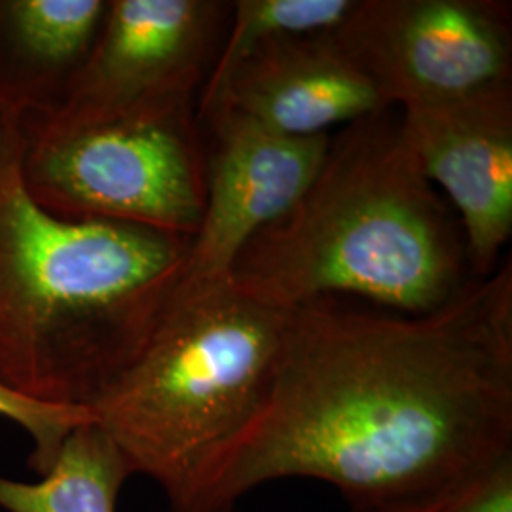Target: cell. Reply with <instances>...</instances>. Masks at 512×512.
I'll use <instances>...</instances> for the list:
<instances>
[{
	"label": "cell",
	"mask_w": 512,
	"mask_h": 512,
	"mask_svg": "<svg viewBox=\"0 0 512 512\" xmlns=\"http://www.w3.org/2000/svg\"><path fill=\"white\" fill-rule=\"evenodd\" d=\"M512 452V266L423 315L321 298L287 313L272 382L183 512L311 478L366 511Z\"/></svg>",
	"instance_id": "6da1fadb"
},
{
	"label": "cell",
	"mask_w": 512,
	"mask_h": 512,
	"mask_svg": "<svg viewBox=\"0 0 512 512\" xmlns=\"http://www.w3.org/2000/svg\"><path fill=\"white\" fill-rule=\"evenodd\" d=\"M23 116L0 110V380L90 408L145 348L192 239L46 211L21 177Z\"/></svg>",
	"instance_id": "7a4b0ae2"
},
{
	"label": "cell",
	"mask_w": 512,
	"mask_h": 512,
	"mask_svg": "<svg viewBox=\"0 0 512 512\" xmlns=\"http://www.w3.org/2000/svg\"><path fill=\"white\" fill-rule=\"evenodd\" d=\"M459 222L389 109L351 122L304 194L239 253L226 283L272 310L355 296L423 315L467 281Z\"/></svg>",
	"instance_id": "3957f363"
},
{
	"label": "cell",
	"mask_w": 512,
	"mask_h": 512,
	"mask_svg": "<svg viewBox=\"0 0 512 512\" xmlns=\"http://www.w3.org/2000/svg\"><path fill=\"white\" fill-rule=\"evenodd\" d=\"M289 311L228 283L175 294L145 348L92 404V420L183 512L272 382Z\"/></svg>",
	"instance_id": "277c9868"
},
{
	"label": "cell",
	"mask_w": 512,
	"mask_h": 512,
	"mask_svg": "<svg viewBox=\"0 0 512 512\" xmlns=\"http://www.w3.org/2000/svg\"><path fill=\"white\" fill-rule=\"evenodd\" d=\"M23 133L21 177L46 211L198 234L207 160L192 103L84 126L23 118Z\"/></svg>",
	"instance_id": "5b68a950"
},
{
	"label": "cell",
	"mask_w": 512,
	"mask_h": 512,
	"mask_svg": "<svg viewBox=\"0 0 512 512\" xmlns=\"http://www.w3.org/2000/svg\"><path fill=\"white\" fill-rule=\"evenodd\" d=\"M509 14L494 0H357L330 33L385 107L404 109L511 84Z\"/></svg>",
	"instance_id": "8992f818"
},
{
	"label": "cell",
	"mask_w": 512,
	"mask_h": 512,
	"mask_svg": "<svg viewBox=\"0 0 512 512\" xmlns=\"http://www.w3.org/2000/svg\"><path fill=\"white\" fill-rule=\"evenodd\" d=\"M226 10L213 0H109L59 107L25 118L84 126L192 103Z\"/></svg>",
	"instance_id": "52a82bcc"
},
{
	"label": "cell",
	"mask_w": 512,
	"mask_h": 512,
	"mask_svg": "<svg viewBox=\"0 0 512 512\" xmlns=\"http://www.w3.org/2000/svg\"><path fill=\"white\" fill-rule=\"evenodd\" d=\"M215 135L200 230L179 294L226 283L243 247L285 215L317 175L332 135L289 137L228 110L203 116Z\"/></svg>",
	"instance_id": "ba28073f"
},
{
	"label": "cell",
	"mask_w": 512,
	"mask_h": 512,
	"mask_svg": "<svg viewBox=\"0 0 512 512\" xmlns=\"http://www.w3.org/2000/svg\"><path fill=\"white\" fill-rule=\"evenodd\" d=\"M401 124L427 179L456 211L476 279L494 274L512 236L511 84L404 107Z\"/></svg>",
	"instance_id": "9c48e42d"
},
{
	"label": "cell",
	"mask_w": 512,
	"mask_h": 512,
	"mask_svg": "<svg viewBox=\"0 0 512 512\" xmlns=\"http://www.w3.org/2000/svg\"><path fill=\"white\" fill-rule=\"evenodd\" d=\"M387 107L332 33L262 44L202 92L198 116L228 110L289 137L330 135Z\"/></svg>",
	"instance_id": "30bf717a"
},
{
	"label": "cell",
	"mask_w": 512,
	"mask_h": 512,
	"mask_svg": "<svg viewBox=\"0 0 512 512\" xmlns=\"http://www.w3.org/2000/svg\"><path fill=\"white\" fill-rule=\"evenodd\" d=\"M109 0H0V110L59 107L92 50Z\"/></svg>",
	"instance_id": "8fae6325"
},
{
	"label": "cell",
	"mask_w": 512,
	"mask_h": 512,
	"mask_svg": "<svg viewBox=\"0 0 512 512\" xmlns=\"http://www.w3.org/2000/svg\"><path fill=\"white\" fill-rule=\"evenodd\" d=\"M131 465L90 418L65 437L52 467L37 482L0 476V511L116 512Z\"/></svg>",
	"instance_id": "7c38bea8"
},
{
	"label": "cell",
	"mask_w": 512,
	"mask_h": 512,
	"mask_svg": "<svg viewBox=\"0 0 512 512\" xmlns=\"http://www.w3.org/2000/svg\"><path fill=\"white\" fill-rule=\"evenodd\" d=\"M357 0H239L230 8L234 21L207 73L203 92L217 88L241 59L279 38L330 33L344 23Z\"/></svg>",
	"instance_id": "4fadbf2b"
},
{
	"label": "cell",
	"mask_w": 512,
	"mask_h": 512,
	"mask_svg": "<svg viewBox=\"0 0 512 512\" xmlns=\"http://www.w3.org/2000/svg\"><path fill=\"white\" fill-rule=\"evenodd\" d=\"M351 512H512V452L431 492Z\"/></svg>",
	"instance_id": "5bb4252c"
},
{
	"label": "cell",
	"mask_w": 512,
	"mask_h": 512,
	"mask_svg": "<svg viewBox=\"0 0 512 512\" xmlns=\"http://www.w3.org/2000/svg\"><path fill=\"white\" fill-rule=\"evenodd\" d=\"M0 416L19 425L31 439L29 467L42 476L54 463L61 442L76 425L90 420L88 408L38 401L0 380Z\"/></svg>",
	"instance_id": "9a60e30c"
}]
</instances>
